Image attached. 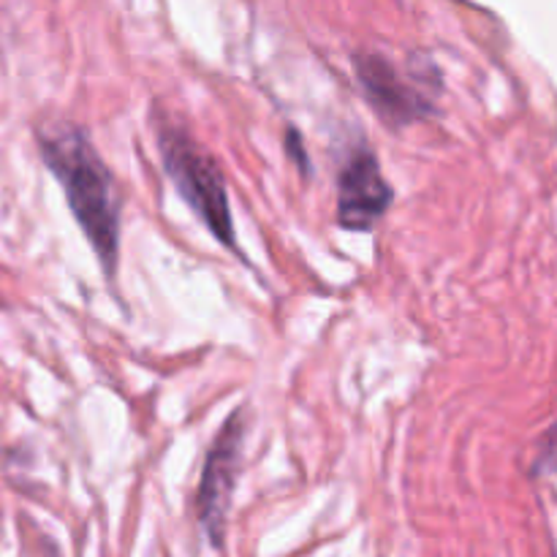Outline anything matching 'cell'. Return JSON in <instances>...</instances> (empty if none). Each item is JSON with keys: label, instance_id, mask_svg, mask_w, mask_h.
Wrapping results in <instances>:
<instances>
[{"label": "cell", "instance_id": "1", "mask_svg": "<svg viewBox=\"0 0 557 557\" xmlns=\"http://www.w3.org/2000/svg\"><path fill=\"white\" fill-rule=\"evenodd\" d=\"M38 152L49 172L63 185L71 215L96 250L107 277H114L120 256V194L112 172L92 147L85 128L74 123H52L38 131Z\"/></svg>", "mask_w": 557, "mask_h": 557}, {"label": "cell", "instance_id": "2", "mask_svg": "<svg viewBox=\"0 0 557 557\" xmlns=\"http://www.w3.org/2000/svg\"><path fill=\"white\" fill-rule=\"evenodd\" d=\"M158 150H161L163 169L174 183L177 194L185 205L196 212L207 232L223 245V248L239 253L237 234H234L232 205H228L226 180L221 166L207 150H201L199 141L185 128L174 123H158Z\"/></svg>", "mask_w": 557, "mask_h": 557}, {"label": "cell", "instance_id": "3", "mask_svg": "<svg viewBox=\"0 0 557 557\" xmlns=\"http://www.w3.org/2000/svg\"><path fill=\"white\" fill-rule=\"evenodd\" d=\"M354 71L364 98L384 123L400 128L417 120H428L435 112V96L430 92V85L441 87V74L433 60L424 65L422 74L406 76L384 54L359 52L354 54Z\"/></svg>", "mask_w": 557, "mask_h": 557}, {"label": "cell", "instance_id": "4", "mask_svg": "<svg viewBox=\"0 0 557 557\" xmlns=\"http://www.w3.org/2000/svg\"><path fill=\"white\" fill-rule=\"evenodd\" d=\"M243 446H245V408L234 411L221 428V433L212 441L207 451L205 468H201L199 490L194 498L196 522L207 533L210 544L218 549L223 547L226 536V515L232 506L234 487L239 479V466H243Z\"/></svg>", "mask_w": 557, "mask_h": 557}, {"label": "cell", "instance_id": "5", "mask_svg": "<svg viewBox=\"0 0 557 557\" xmlns=\"http://www.w3.org/2000/svg\"><path fill=\"white\" fill-rule=\"evenodd\" d=\"M395 190L368 145H359L337 174V223L348 232H370L389 212Z\"/></svg>", "mask_w": 557, "mask_h": 557}, {"label": "cell", "instance_id": "6", "mask_svg": "<svg viewBox=\"0 0 557 557\" xmlns=\"http://www.w3.org/2000/svg\"><path fill=\"white\" fill-rule=\"evenodd\" d=\"M536 471L542 473L557 471V424L553 428V433L547 435V441H544L542 455H539V462H536Z\"/></svg>", "mask_w": 557, "mask_h": 557}, {"label": "cell", "instance_id": "7", "mask_svg": "<svg viewBox=\"0 0 557 557\" xmlns=\"http://www.w3.org/2000/svg\"><path fill=\"white\" fill-rule=\"evenodd\" d=\"M286 150L292 152V158L297 161V166L302 169V172H308L310 161H308V152H305V145H302V136L297 134L294 128L286 131Z\"/></svg>", "mask_w": 557, "mask_h": 557}]
</instances>
